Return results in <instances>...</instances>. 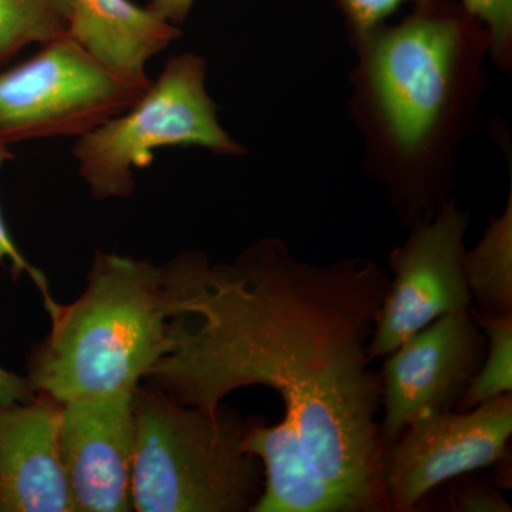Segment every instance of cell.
Listing matches in <instances>:
<instances>
[{
    "instance_id": "8992f818",
    "label": "cell",
    "mask_w": 512,
    "mask_h": 512,
    "mask_svg": "<svg viewBox=\"0 0 512 512\" xmlns=\"http://www.w3.org/2000/svg\"><path fill=\"white\" fill-rule=\"evenodd\" d=\"M512 434V393L464 413L436 412L412 421L383 448L382 485L389 510H416L434 488L495 466Z\"/></svg>"
},
{
    "instance_id": "4fadbf2b",
    "label": "cell",
    "mask_w": 512,
    "mask_h": 512,
    "mask_svg": "<svg viewBox=\"0 0 512 512\" xmlns=\"http://www.w3.org/2000/svg\"><path fill=\"white\" fill-rule=\"evenodd\" d=\"M244 446L259 458L264 485L251 512H342L291 421L252 420Z\"/></svg>"
},
{
    "instance_id": "30bf717a",
    "label": "cell",
    "mask_w": 512,
    "mask_h": 512,
    "mask_svg": "<svg viewBox=\"0 0 512 512\" xmlns=\"http://www.w3.org/2000/svg\"><path fill=\"white\" fill-rule=\"evenodd\" d=\"M134 390L60 403V443L76 512L133 511Z\"/></svg>"
},
{
    "instance_id": "8fae6325",
    "label": "cell",
    "mask_w": 512,
    "mask_h": 512,
    "mask_svg": "<svg viewBox=\"0 0 512 512\" xmlns=\"http://www.w3.org/2000/svg\"><path fill=\"white\" fill-rule=\"evenodd\" d=\"M60 406L42 393L0 406V512H76L60 443Z\"/></svg>"
},
{
    "instance_id": "e0dca14e",
    "label": "cell",
    "mask_w": 512,
    "mask_h": 512,
    "mask_svg": "<svg viewBox=\"0 0 512 512\" xmlns=\"http://www.w3.org/2000/svg\"><path fill=\"white\" fill-rule=\"evenodd\" d=\"M13 154L10 153L8 144L0 141V167L3 164L8 163L12 160ZM9 264L10 274L15 281L22 278L23 275H28L32 279L33 284L39 288L40 293L43 296V302H45V308L47 312L52 311L57 305L55 298L50 293L49 281H47L46 275L40 271L39 268L30 264L25 255L19 251L10 237L8 228H6L5 221H3L2 214H0V266Z\"/></svg>"
},
{
    "instance_id": "277c9868",
    "label": "cell",
    "mask_w": 512,
    "mask_h": 512,
    "mask_svg": "<svg viewBox=\"0 0 512 512\" xmlns=\"http://www.w3.org/2000/svg\"><path fill=\"white\" fill-rule=\"evenodd\" d=\"M205 72L201 56L171 57L130 109L77 140L73 157L93 198L130 197L136 188L134 170L150 167L157 148L195 146L227 156L244 153L217 119Z\"/></svg>"
},
{
    "instance_id": "ffe728a7",
    "label": "cell",
    "mask_w": 512,
    "mask_h": 512,
    "mask_svg": "<svg viewBox=\"0 0 512 512\" xmlns=\"http://www.w3.org/2000/svg\"><path fill=\"white\" fill-rule=\"evenodd\" d=\"M353 22L362 32H369L377 23L392 15L406 0H343Z\"/></svg>"
},
{
    "instance_id": "3957f363",
    "label": "cell",
    "mask_w": 512,
    "mask_h": 512,
    "mask_svg": "<svg viewBox=\"0 0 512 512\" xmlns=\"http://www.w3.org/2000/svg\"><path fill=\"white\" fill-rule=\"evenodd\" d=\"M134 394L131 503L138 512H251L262 493L249 423L234 410L187 406L144 380Z\"/></svg>"
},
{
    "instance_id": "7c38bea8",
    "label": "cell",
    "mask_w": 512,
    "mask_h": 512,
    "mask_svg": "<svg viewBox=\"0 0 512 512\" xmlns=\"http://www.w3.org/2000/svg\"><path fill=\"white\" fill-rule=\"evenodd\" d=\"M69 35L113 72L146 83L147 63L181 29L131 0H72Z\"/></svg>"
},
{
    "instance_id": "9a60e30c",
    "label": "cell",
    "mask_w": 512,
    "mask_h": 512,
    "mask_svg": "<svg viewBox=\"0 0 512 512\" xmlns=\"http://www.w3.org/2000/svg\"><path fill=\"white\" fill-rule=\"evenodd\" d=\"M72 0H0V70L25 47L69 33Z\"/></svg>"
},
{
    "instance_id": "5bb4252c",
    "label": "cell",
    "mask_w": 512,
    "mask_h": 512,
    "mask_svg": "<svg viewBox=\"0 0 512 512\" xmlns=\"http://www.w3.org/2000/svg\"><path fill=\"white\" fill-rule=\"evenodd\" d=\"M471 302L481 319L512 315V207L493 221L483 241L464 256Z\"/></svg>"
},
{
    "instance_id": "52a82bcc",
    "label": "cell",
    "mask_w": 512,
    "mask_h": 512,
    "mask_svg": "<svg viewBox=\"0 0 512 512\" xmlns=\"http://www.w3.org/2000/svg\"><path fill=\"white\" fill-rule=\"evenodd\" d=\"M466 228L467 215L446 204L433 221L417 225L403 247L394 249L393 278L367 346L372 362L440 316L473 308L464 275Z\"/></svg>"
},
{
    "instance_id": "ba28073f",
    "label": "cell",
    "mask_w": 512,
    "mask_h": 512,
    "mask_svg": "<svg viewBox=\"0 0 512 512\" xmlns=\"http://www.w3.org/2000/svg\"><path fill=\"white\" fill-rule=\"evenodd\" d=\"M487 338L476 309L447 313L386 356L382 376L383 448L424 414L456 407L483 363Z\"/></svg>"
},
{
    "instance_id": "2e32d148",
    "label": "cell",
    "mask_w": 512,
    "mask_h": 512,
    "mask_svg": "<svg viewBox=\"0 0 512 512\" xmlns=\"http://www.w3.org/2000/svg\"><path fill=\"white\" fill-rule=\"evenodd\" d=\"M477 319L487 338V349L480 369L457 404L464 412L512 392V315Z\"/></svg>"
},
{
    "instance_id": "7a4b0ae2",
    "label": "cell",
    "mask_w": 512,
    "mask_h": 512,
    "mask_svg": "<svg viewBox=\"0 0 512 512\" xmlns=\"http://www.w3.org/2000/svg\"><path fill=\"white\" fill-rule=\"evenodd\" d=\"M28 359L36 393L64 403L137 389L164 355L171 302L164 265L96 251L82 295L49 312Z\"/></svg>"
},
{
    "instance_id": "44dd1931",
    "label": "cell",
    "mask_w": 512,
    "mask_h": 512,
    "mask_svg": "<svg viewBox=\"0 0 512 512\" xmlns=\"http://www.w3.org/2000/svg\"><path fill=\"white\" fill-rule=\"evenodd\" d=\"M36 396L28 377L16 375L0 366V406L25 403Z\"/></svg>"
},
{
    "instance_id": "7402d4cb",
    "label": "cell",
    "mask_w": 512,
    "mask_h": 512,
    "mask_svg": "<svg viewBox=\"0 0 512 512\" xmlns=\"http://www.w3.org/2000/svg\"><path fill=\"white\" fill-rule=\"evenodd\" d=\"M195 0H150L147 8L180 28L190 15Z\"/></svg>"
},
{
    "instance_id": "d6986e66",
    "label": "cell",
    "mask_w": 512,
    "mask_h": 512,
    "mask_svg": "<svg viewBox=\"0 0 512 512\" xmlns=\"http://www.w3.org/2000/svg\"><path fill=\"white\" fill-rule=\"evenodd\" d=\"M453 510L461 512H510L501 494L488 484L458 485L453 494Z\"/></svg>"
},
{
    "instance_id": "ac0fdd59",
    "label": "cell",
    "mask_w": 512,
    "mask_h": 512,
    "mask_svg": "<svg viewBox=\"0 0 512 512\" xmlns=\"http://www.w3.org/2000/svg\"><path fill=\"white\" fill-rule=\"evenodd\" d=\"M470 15L490 28L494 49L501 50L511 39L512 0H463Z\"/></svg>"
},
{
    "instance_id": "5b68a950",
    "label": "cell",
    "mask_w": 512,
    "mask_h": 512,
    "mask_svg": "<svg viewBox=\"0 0 512 512\" xmlns=\"http://www.w3.org/2000/svg\"><path fill=\"white\" fill-rule=\"evenodd\" d=\"M151 82L113 72L69 33L56 37L0 70V141L86 136L130 109Z\"/></svg>"
},
{
    "instance_id": "6da1fadb",
    "label": "cell",
    "mask_w": 512,
    "mask_h": 512,
    "mask_svg": "<svg viewBox=\"0 0 512 512\" xmlns=\"http://www.w3.org/2000/svg\"><path fill=\"white\" fill-rule=\"evenodd\" d=\"M164 269L168 343L147 382L211 414L242 387L275 390L340 511H390L380 474L382 376L367 355L386 272L375 262L301 264L276 241L232 264L184 252Z\"/></svg>"
},
{
    "instance_id": "9c48e42d",
    "label": "cell",
    "mask_w": 512,
    "mask_h": 512,
    "mask_svg": "<svg viewBox=\"0 0 512 512\" xmlns=\"http://www.w3.org/2000/svg\"><path fill=\"white\" fill-rule=\"evenodd\" d=\"M458 43L456 23L417 16L373 45V87L394 140L406 153L423 146L439 120Z\"/></svg>"
}]
</instances>
